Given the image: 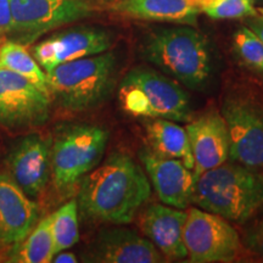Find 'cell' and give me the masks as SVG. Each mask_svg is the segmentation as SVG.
<instances>
[{
	"mask_svg": "<svg viewBox=\"0 0 263 263\" xmlns=\"http://www.w3.org/2000/svg\"><path fill=\"white\" fill-rule=\"evenodd\" d=\"M78 211L89 221L128 224L151 196L145 172L129 155L114 153L80 182Z\"/></svg>",
	"mask_w": 263,
	"mask_h": 263,
	"instance_id": "cell-1",
	"label": "cell"
},
{
	"mask_svg": "<svg viewBox=\"0 0 263 263\" xmlns=\"http://www.w3.org/2000/svg\"><path fill=\"white\" fill-rule=\"evenodd\" d=\"M193 202L228 221L245 223L263 207V173L227 161L197 177Z\"/></svg>",
	"mask_w": 263,
	"mask_h": 263,
	"instance_id": "cell-2",
	"label": "cell"
},
{
	"mask_svg": "<svg viewBox=\"0 0 263 263\" xmlns=\"http://www.w3.org/2000/svg\"><path fill=\"white\" fill-rule=\"evenodd\" d=\"M146 61L190 89L205 87L212 74L209 43L190 27L160 28L151 32L141 47Z\"/></svg>",
	"mask_w": 263,
	"mask_h": 263,
	"instance_id": "cell-3",
	"label": "cell"
},
{
	"mask_svg": "<svg viewBox=\"0 0 263 263\" xmlns=\"http://www.w3.org/2000/svg\"><path fill=\"white\" fill-rule=\"evenodd\" d=\"M48 89L57 104L70 112H84L100 106L112 93L117 80L114 52L78 59L47 72Z\"/></svg>",
	"mask_w": 263,
	"mask_h": 263,
	"instance_id": "cell-4",
	"label": "cell"
},
{
	"mask_svg": "<svg viewBox=\"0 0 263 263\" xmlns=\"http://www.w3.org/2000/svg\"><path fill=\"white\" fill-rule=\"evenodd\" d=\"M118 100L127 114L146 120L164 118L189 122L192 108L188 95L167 76L150 67H136L121 81Z\"/></svg>",
	"mask_w": 263,
	"mask_h": 263,
	"instance_id": "cell-5",
	"label": "cell"
},
{
	"mask_svg": "<svg viewBox=\"0 0 263 263\" xmlns=\"http://www.w3.org/2000/svg\"><path fill=\"white\" fill-rule=\"evenodd\" d=\"M108 130L80 123L60 128L51 141V176L59 192H67L103 160Z\"/></svg>",
	"mask_w": 263,
	"mask_h": 263,
	"instance_id": "cell-6",
	"label": "cell"
},
{
	"mask_svg": "<svg viewBox=\"0 0 263 263\" xmlns=\"http://www.w3.org/2000/svg\"><path fill=\"white\" fill-rule=\"evenodd\" d=\"M221 114L228 130L229 160L263 171V100L249 90L226 95Z\"/></svg>",
	"mask_w": 263,
	"mask_h": 263,
	"instance_id": "cell-7",
	"label": "cell"
},
{
	"mask_svg": "<svg viewBox=\"0 0 263 263\" xmlns=\"http://www.w3.org/2000/svg\"><path fill=\"white\" fill-rule=\"evenodd\" d=\"M97 0H10L12 41L28 45L65 25L90 17Z\"/></svg>",
	"mask_w": 263,
	"mask_h": 263,
	"instance_id": "cell-8",
	"label": "cell"
},
{
	"mask_svg": "<svg viewBox=\"0 0 263 263\" xmlns=\"http://www.w3.org/2000/svg\"><path fill=\"white\" fill-rule=\"evenodd\" d=\"M190 262H233L238 257V232L221 216L201 209H190L183 230Z\"/></svg>",
	"mask_w": 263,
	"mask_h": 263,
	"instance_id": "cell-9",
	"label": "cell"
},
{
	"mask_svg": "<svg viewBox=\"0 0 263 263\" xmlns=\"http://www.w3.org/2000/svg\"><path fill=\"white\" fill-rule=\"evenodd\" d=\"M51 97L27 78L0 68V126L8 130L38 128L50 117Z\"/></svg>",
	"mask_w": 263,
	"mask_h": 263,
	"instance_id": "cell-10",
	"label": "cell"
},
{
	"mask_svg": "<svg viewBox=\"0 0 263 263\" xmlns=\"http://www.w3.org/2000/svg\"><path fill=\"white\" fill-rule=\"evenodd\" d=\"M114 37L106 29L78 26L57 32L33 47V57L45 73L65 62L108 51Z\"/></svg>",
	"mask_w": 263,
	"mask_h": 263,
	"instance_id": "cell-11",
	"label": "cell"
},
{
	"mask_svg": "<svg viewBox=\"0 0 263 263\" xmlns=\"http://www.w3.org/2000/svg\"><path fill=\"white\" fill-rule=\"evenodd\" d=\"M52 138L32 133L20 138L5 159L9 176L31 199L44 193L51 176Z\"/></svg>",
	"mask_w": 263,
	"mask_h": 263,
	"instance_id": "cell-12",
	"label": "cell"
},
{
	"mask_svg": "<svg viewBox=\"0 0 263 263\" xmlns=\"http://www.w3.org/2000/svg\"><path fill=\"white\" fill-rule=\"evenodd\" d=\"M139 156L161 202L179 210L188 209L196 185L193 171L182 161L159 155L151 149H143Z\"/></svg>",
	"mask_w": 263,
	"mask_h": 263,
	"instance_id": "cell-13",
	"label": "cell"
},
{
	"mask_svg": "<svg viewBox=\"0 0 263 263\" xmlns=\"http://www.w3.org/2000/svg\"><path fill=\"white\" fill-rule=\"evenodd\" d=\"M195 177L229 160L228 130L222 114L209 111L186 126Z\"/></svg>",
	"mask_w": 263,
	"mask_h": 263,
	"instance_id": "cell-14",
	"label": "cell"
},
{
	"mask_svg": "<svg viewBox=\"0 0 263 263\" xmlns=\"http://www.w3.org/2000/svg\"><path fill=\"white\" fill-rule=\"evenodd\" d=\"M85 261L100 263H157L162 254L150 241L126 228L101 232L88 250Z\"/></svg>",
	"mask_w": 263,
	"mask_h": 263,
	"instance_id": "cell-15",
	"label": "cell"
},
{
	"mask_svg": "<svg viewBox=\"0 0 263 263\" xmlns=\"http://www.w3.org/2000/svg\"><path fill=\"white\" fill-rule=\"evenodd\" d=\"M39 207L8 173H0V242L12 245L38 223Z\"/></svg>",
	"mask_w": 263,
	"mask_h": 263,
	"instance_id": "cell-16",
	"label": "cell"
},
{
	"mask_svg": "<svg viewBox=\"0 0 263 263\" xmlns=\"http://www.w3.org/2000/svg\"><path fill=\"white\" fill-rule=\"evenodd\" d=\"M188 212L168 205L154 203L141 215L140 228L161 254L171 258L188 256L183 230Z\"/></svg>",
	"mask_w": 263,
	"mask_h": 263,
	"instance_id": "cell-17",
	"label": "cell"
},
{
	"mask_svg": "<svg viewBox=\"0 0 263 263\" xmlns=\"http://www.w3.org/2000/svg\"><path fill=\"white\" fill-rule=\"evenodd\" d=\"M211 0H117L111 9L118 15L144 21L194 25Z\"/></svg>",
	"mask_w": 263,
	"mask_h": 263,
	"instance_id": "cell-18",
	"label": "cell"
},
{
	"mask_svg": "<svg viewBox=\"0 0 263 263\" xmlns=\"http://www.w3.org/2000/svg\"><path fill=\"white\" fill-rule=\"evenodd\" d=\"M145 132L154 153L182 161L189 170H194V157L185 128L174 121L153 118L145 121Z\"/></svg>",
	"mask_w": 263,
	"mask_h": 263,
	"instance_id": "cell-19",
	"label": "cell"
},
{
	"mask_svg": "<svg viewBox=\"0 0 263 263\" xmlns=\"http://www.w3.org/2000/svg\"><path fill=\"white\" fill-rule=\"evenodd\" d=\"M54 255V240L49 216L38 222L24 240L11 245L6 261L11 263H49L52 261Z\"/></svg>",
	"mask_w": 263,
	"mask_h": 263,
	"instance_id": "cell-20",
	"label": "cell"
},
{
	"mask_svg": "<svg viewBox=\"0 0 263 263\" xmlns=\"http://www.w3.org/2000/svg\"><path fill=\"white\" fill-rule=\"evenodd\" d=\"M0 68L12 71L27 78L39 89L49 93L47 73L41 67L33 55L21 43L10 41L0 48Z\"/></svg>",
	"mask_w": 263,
	"mask_h": 263,
	"instance_id": "cell-21",
	"label": "cell"
},
{
	"mask_svg": "<svg viewBox=\"0 0 263 263\" xmlns=\"http://www.w3.org/2000/svg\"><path fill=\"white\" fill-rule=\"evenodd\" d=\"M50 228L55 254L77 244L80 240L77 200L66 202L57 212L50 215Z\"/></svg>",
	"mask_w": 263,
	"mask_h": 263,
	"instance_id": "cell-22",
	"label": "cell"
},
{
	"mask_svg": "<svg viewBox=\"0 0 263 263\" xmlns=\"http://www.w3.org/2000/svg\"><path fill=\"white\" fill-rule=\"evenodd\" d=\"M236 58L249 70L263 74V41L248 26H240L233 34Z\"/></svg>",
	"mask_w": 263,
	"mask_h": 263,
	"instance_id": "cell-23",
	"label": "cell"
},
{
	"mask_svg": "<svg viewBox=\"0 0 263 263\" xmlns=\"http://www.w3.org/2000/svg\"><path fill=\"white\" fill-rule=\"evenodd\" d=\"M202 14L215 20L248 18L258 15L254 0H211L202 10Z\"/></svg>",
	"mask_w": 263,
	"mask_h": 263,
	"instance_id": "cell-24",
	"label": "cell"
},
{
	"mask_svg": "<svg viewBox=\"0 0 263 263\" xmlns=\"http://www.w3.org/2000/svg\"><path fill=\"white\" fill-rule=\"evenodd\" d=\"M246 241L250 250L263 258V216L254 226V228L250 230Z\"/></svg>",
	"mask_w": 263,
	"mask_h": 263,
	"instance_id": "cell-25",
	"label": "cell"
},
{
	"mask_svg": "<svg viewBox=\"0 0 263 263\" xmlns=\"http://www.w3.org/2000/svg\"><path fill=\"white\" fill-rule=\"evenodd\" d=\"M12 28V16L10 0H0V32L10 34Z\"/></svg>",
	"mask_w": 263,
	"mask_h": 263,
	"instance_id": "cell-26",
	"label": "cell"
},
{
	"mask_svg": "<svg viewBox=\"0 0 263 263\" xmlns=\"http://www.w3.org/2000/svg\"><path fill=\"white\" fill-rule=\"evenodd\" d=\"M246 26L254 31L263 41V15H256L246 18Z\"/></svg>",
	"mask_w": 263,
	"mask_h": 263,
	"instance_id": "cell-27",
	"label": "cell"
},
{
	"mask_svg": "<svg viewBox=\"0 0 263 263\" xmlns=\"http://www.w3.org/2000/svg\"><path fill=\"white\" fill-rule=\"evenodd\" d=\"M78 259L76 257V255L72 254V252H66V250L64 251H60L58 252V254H55L54 257H52V261L51 262H55V263H76Z\"/></svg>",
	"mask_w": 263,
	"mask_h": 263,
	"instance_id": "cell-28",
	"label": "cell"
},
{
	"mask_svg": "<svg viewBox=\"0 0 263 263\" xmlns=\"http://www.w3.org/2000/svg\"><path fill=\"white\" fill-rule=\"evenodd\" d=\"M117 2V0H97V3H106V4H112V3Z\"/></svg>",
	"mask_w": 263,
	"mask_h": 263,
	"instance_id": "cell-29",
	"label": "cell"
},
{
	"mask_svg": "<svg viewBox=\"0 0 263 263\" xmlns=\"http://www.w3.org/2000/svg\"><path fill=\"white\" fill-rule=\"evenodd\" d=\"M3 35H4V34H3L2 32H0V41H2V37H3Z\"/></svg>",
	"mask_w": 263,
	"mask_h": 263,
	"instance_id": "cell-30",
	"label": "cell"
}]
</instances>
